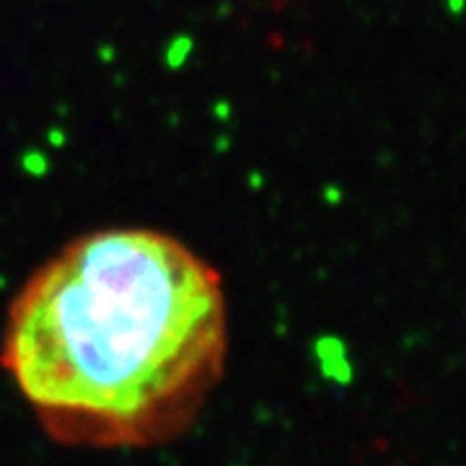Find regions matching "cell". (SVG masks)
<instances>
[{
	"instance_id": "cell-1",
	"label": "cell",
	"mask_w": 466,
	"mask_h": 466,
	"mask_svg": "<svg viewBox=\"0 0 466 466\" xmlns=\"http://www.w3.org/2000/svg\"><path fill=\"white\" fill-rule=\"evenodd\" d=\"M223 280L179 238L106 228L66 244L11 300L0 366L63 446L182 435L223 376Z\"/></svg>"
}]
</instances>
